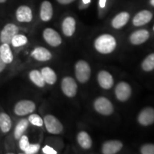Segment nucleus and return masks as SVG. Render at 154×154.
Wrapping results in <instances>:
<instances>
[{"instance_id": "1", "label": "nucleus", "mask_w": 154, "mask_h": 154, "mask_svg": "<svg viewBox=\"0 0 154 154\" xmlns=\"http://www.w3.org/2000/svg\"><path fill=\"white\" fill-rule=\"evenodd\" d=\"M94 47L99 53L107 54L114 51L116 47V41L112 35L107 34H102L96 38Z\"/></svg>"}, {"instance_id": "2", "label": "nucleus", "mask_w": 154, "mask_h": 154, "mask_svg": "<svg viewBox=\"0 0 154 154\" xmlns=\"http://www.w3.org/2000/svg\"><path fill=\"white\" fill-rule=\"evenodd\" d=\"M75 76L80 83H86L91 76V68L88 63L84 60H80L75 66Z\"/></svg>"}, {"instance_id": "3", "label": "nucleus", "mask_w": 154, "mask_h": 154, "mask_svg": "<svg viewBox=\"0 0 154 154\" xmlns=\"http://www.w3.org/2000/svg\"><path fill=\"white\" fill-rule=\"evenodd\" d=\"M94 106L98 113L104 116H109L113 112L112 103L105 97H99L94 101Z\"/></svg>"}, {"instance_id": "4", "label": "nucleus", "mask_w": 154, "mask_h": 154, "mask_svg": "<svg viewBox=\"0 0 154 154\" xmlns=\"http://www.w3.org/2000/svg\"><path fill=\"white\" fill-rule=\"evenodd\" d=\"M44 124L47 131L52 134H59L62 132L63 125L53 115H47L44 116Z\"/></svg>"}, {"instance_id": "5", "label": "nucleus", "mask_w": 154, "mask_h": 154, "mask_svg": "<svg viewBox=\"0 0 154 154\" xmlns=\"http://www.w3.org/2000/svg\"><path fill=\"white\" fill-rule=\"evenodd\" d=\"M18 32L19 27L16 24L11 23L6 24L0 34V40L2 43L10 44L13 37L18 34Z\"/></svg>"}, {"instance_id": "6", "label": "nucleus", "mask_w": 154, "mask_h": 154, "mask_svg": "<svg viewBox=\"0 0 154 154\" xmlns=\"http://www.w3.org/2000/svg\"><path fill=\"white\" fill-rule=\"evenodd\" d=\"M36 105L33 101L22 100L19 101L14 107V113L17 116H26L34 111Z\"/></svg>"}, {"instance_id": "7", "label": "nucleus", "mask_w": 154, "mask_h": 154, "mask_svg": "<svg viewBox=\"0 0 154 154\" xmlns=\"http://www.w3.org/2000/svg\"><path fill=\"white\" fill-rule=\"evenodd\" d=\"M61 90L68 97H74L77 93V84L74 79L66 76L61 82Z\"/></svg>"}, {"instance_id": "8", "label": "nucleus", "mask_w": 154, "mask_h": 154, "mask_svg": "<svg viewBox=\"0 0 154 154\" xmlns=\"http://www.w3.org/2000/svg\"><path fill=\"white\" fill-rule=\"evenodd\" d=\"M115 94L119 101H126L131 95V88L128 83L121 82L117 84Z\"/></svg>"}, {"instance_id": "9", "label": "nucleus", "mask_w": 154, "mask_h": 154, "mask_svg": "<svg viewBox=\"0 0 154 154\" xmlns=\"http://www.w3.org/2000/svg\"><path fill=\"white\" fill-rule=\"evenodd\" d=\"M43 37L50 46L59 47L61 44V37L57 31L51 28L45 29L43 32Z\"/></svg>"}, {"instance_id": "10", "label": "nucleus", "mask_w": 154, "mask_h": 154, "mask_svg": "<svg viewBox=\"0 0 154 154\" xmlns=\"http://www.w3.org/2000/svg\"><path fill=\"white\" fill-rule=\"evenodd\" d=\"M138 121L144 126H149L154 123V109L146 107L140 111L138 116Z\"/></svg>"}, {"instance_id": "11", "label": "nucleus", "mask_w": 154, "mask_h": 154, "mask_svg": "<svg viewBox=\"0 0 154 154\" xmlns=\"http://www.w3.org/2000/svg\"><path fill=\"white\" fill-rule=\"evenodd\" d=\"M16 18L19 22H30L33 19L32 11L29 7L22 5L19 7L16 11Z\"/></svg>"}, {"instance_id": "12", "label": "nucleus", "mask_w": 154, "mask_h": 154, "mask_svg": "<svg viewBox=\"0 0 154 154\" xmlns=\"http://www.w3.org/2000/svg\"><path fill=\"white\" fill-rule=\"evenodd\" d=\"M153 18V14L149 10H142L135 15L133 19V24L136 26H143L150 22Z\"/></svg>"}, {"instance_id": "13", "label": "nucleus", "mask_w": 154, "mask_h": 154, "mask_svg": "<svg viewBox=\"0 0 154 154\" xmlns=\"http://www.w3.org/2000/svg\"><path fill=\"white\" fill-rule=\"evenodd\" d=\"M149 36V32L146 29L136 30L131 34L130 41L134 45H140L147 41Z\"/></svg>"}, {"instance_id": "14", "label": "nucleus", "mask_w": 154, "mask_h": 154, "mask_svg": "<svg viewBox=\"0 0 154 154\" xmlns=\"http://www.w3.org/2000/svg\"><path fill=\"white\" fill-rule=\"evenodd\" d=\"M100 86L104 89H109L113 85V79L110 73L106 71H101L97 76Z\"/></svg>"}, {"instance_id": "15", "label": "nucleus", "mask_w": 154, "mask_h": 154, "mask_svg": "<svg viewBox=\"0 0 154 154\" xmlns=\"http://www.w3.org/2000/svg\"><path fill=\"white\" fill-rule=\"evenodd\" d=\"M123 144L119 140H109L102 146V153L104 154H115L121 151Z\"/></svg>"}, {"instance_id": "16", "label": "nucleus", "mask_w": 154, "mask_h": 154, "mask_svg": "<svg viewBox=\"0 0 154 154\" xmlns=\"http://www.w3.org/2000/svg\"><path fill=\"white\" fill-rule=\"evenodd\" d=\"M61 28L65 36H72L76 30V21L72 17H67L63 19Z\"/></svg>"}, {"instance_id": "17", "label": "nucleus", "mask_w": 154, "mask_h": 154, "mask_svg": "<svg viewBox=\"0 0 154 154\" xmlns=\"http://www.w3.org/2000/svg\"><path fill=\"white\" fill-rule=\"evenodd\" d=\"M53 17V7L49 1H44L40 8V18L43 22H49Z\"/></svg>"}, {"instance_id": "18", "label": "nucleus", "mask_w": 154, "mask_h": 154, "mask_svg": "<svg viewBox=\"0 0 154 154\" xmlns=\"http://www.w3.org/2000/svg\"><path fill=\"white\" fill-rule=\"evenodd\" d=\"M130 19V14L126 11L120 12L113 19L111 22V25L114 29H119L124 27Z\"/></svg>"}, {"instance_id": "19", "label": "nucleus", "mask_w": 154, "mask_h": 154, "mask_svg": "<svg viewBox=\"0 0 154 154\" xmlns=\"http://www.w3.org/2000/svg\"><path fill=\"white\" fill-rule=\"evenodd\" d=\"M32 57L40 61H49L51 59V54L49 50L44 47H36L32 52Z\"/></svg>"}, {"instance_id": "20", "label": "nucleus", "mask_w": 154, "mask_h": 154, "mask_svg": "<svg viewBox=\"0 0 154 154\" xmlns=\"http://www.w3.org/2000/svg\"><path fill=\"white\" fill-rule=\"evenodd\" d=\"M42 75L43 76L45 83L50 85H53L57 82V76L54 71L49 67H44L41 71Z\"/></svg>"}, {"instance_id": "21", "label": "nucleus", "mask_w": 154, "mask_h": 154, "mask_svg": "<svg viewBox=\"0 0 154 154\" xmlns=\"http://www.w3.org/2000/svg\"><path fill=\"white\" fill-rule=\"evenodd\" d=\"M77 141L82 149H89L92 146V140L90 136L85 131H81L77 136Z\"/></svg>"}, {"instance_id": "22", "label": "nucleus", "mask_w": 154, "mask_h": 154, "mask_svg": "<svg viewBox=\"0 0 154 154\" xmlns=\"http://www.w3.org/2000/svg\"><path fill=\"white\" fill-rule=\"evenodd\" d=\"M0 57L6 63H10L13 61V54L9 44L3 43L0 46Z\"/></svg>"}, {"instance_id": "23", "label": "nucleus", "mask_w": 154, "mask_h": 154, "mask_svg": "<svg viewBox=\"0 0 154 154\" xmlns=\"http://www.w3.org/2000/svg\"><path fill=\"white\" fill-rule=\"evenodd\" d=\"M11 127V120L8 114L0 113V128L3 133L9 132Z\"/></svg>"}, {"instance_id": "24", "label": "nucleus", "mask_w": 154, "mask_h": 154, "mask_svg": "<svg viewBox=\"0 0 154 154\" xmlns=\"http://www.w3.org/2000/svg\"><path fill=\"white\" fill-rule=\"evenodd\" d=\"M29 79L35 85L38 86V87H44L46 84L41 72L38 70H32L29 73Z\"/></svg>"}, {"instance_id": "25", "label": "nucleus", "mask_w": 154, "mask_h": 154, "mask_svg": "<svg viewBox=\"0 0 154 154\" xmlns=\"http://www.w3.org/2000/svg\"><path fill=\"white\" fill-rule=\"evenodd\" d=\"M29 126V121L27 119H22L15 127L14 130V138L17 140H19L21 138V136L24 134L25 131L28 128Z\"/></svg>"}, {"instance_id": "26", "label": "nucleus", "mask_w": 154, "mask_h": 154, "mask_svg": "<svg viewBox=\"0 0 154 154\" xmlns=\"http://www.w3.org/2000/svg\"><path fill=\"white\" fill-rule=\"evenodd\" d=\"M142 69L145 72H151L154 69V53L151 54L143 61Z\"/></svg>"}, {"instance_id": "27", "label": "nucleus", "mask_w": 154, "mask_h": 154, "mask_svg": "<svg viewBox=\"0 0 154 154\" xmlns=\"http://www.w3.org/2000/svg\"><path fill=\"white\" fill-rule=\"evenodd\" d=\"M27 38L26 36L23 35V34H17L11 40V44L14 47H19L25 45L27 43Z\"/></svg>"}, {"instance_id": "28", "label": "nucleus", "mask_w": 154, "mask_h": 154, "mask_svg": "<svg viewBox=\"0 0 154 154\" xmlns=\"http://www.w3.org/2000/svg\"><path fill=\"white\" fill-rule=\"evenodd\" d=\"M29 122H30L32 125L34 126L41 127L44 124V120L37 114H32L29 116L28 119Z\"/></svg>"}, {"instance_id": "29", "label": "nucleus", "mask_w": 154, "mask_h": 154, "mask_svg": "<svg viewBox=\"0 0 154 154\" xmlns=\"http://www.w3.org/2000/svg\"><path fill=\"white\" fill-rule=\"evenodd\" d=\"M29 138L25 135H22L21 138H19V148L22 151H24L25 150L27 149V147L29 145Z\"/></svg>"}, {"instance_id": "30", "label": "nucleus", "mask_w": 154, "mask_h": 154, "mask_svg": "<svg viewBox=\"0 0 154 154\" xmlns=\"http://www.w3.org/2000/svg\"><path fill=\"white\" fill-rule=\"evenodd\" d=\"M140 153L142 154H154V144L148 143L142 146Z\"/></svg>"}, {"instance_id": "31", "label": "nucleus", "mask_w": 154, "mask_h": 154, "mask_svg": "<svg viewBox=\"0 0 154 154\" xmlns=\"http://www.w3.org/2000/svg\"><path fill=\"white\" fill-rule=\"evenodd\" d=\"M40 149L39 144H29L27 149L24 151V153L26 154H35L37 153Z\"/></svg>"}, {"instance_id": "32", "label": "nucleus", "mask_w": 154, "mask_h": 154, "mask_svg": "<svg viewBox=\"0 0 154 154\" xmlns=\"http://www.w3.org/2000/svg\"><path fill=\"white\" fill-rule=\"evenodd\" d=\"M42 151L45 154H57V152L55 151L53 148L50 147L49 146H45L42 149Z\"/></svg>"}, {"instance_id": "33", "label": "nucleus", "mask_w": 154, "mask_h": 154, "mask_svg": "<svg viewBox=\"0 0 154 154\" xmlns=\"http://www.w3.org/2000/svg\"><path fill=\"white\" fill-rule=\"evenodd\" d=\"M57 1L61 5H69V4L72 3L75 0H57Z\"/></svg>"}, {"instance_id": "34", "label": "nucleus", "mask_w": 154, "mask_h": 154, "mask_svg": "<svg viewBox=\"0 0 154 154\" xmlns=\"http://www.w3.org/2000/svg\"><path fill=\"white\" fill-rule=\"evenodd\" d=\"M6 64H7V63L4 62L2 59H1V57H0V73H1L2 72V71L4 70V69H5V67H6Z\"/></svg>"}, {"instance_id": "35", "label": "nucleus", "mask_w": 154, "mask_h": 154, "mask_svg": "<svg viewBox=\"0 0 154 154\" xmlns=\"http://www.w3.org/2000/svg\"><path fill=\"white\" fill-rule=\"evenodd\" d=\"M106 1L107 0H99V6L101 8H104L106 7Z\"/></svg>"}, {"instance_id": "36", "label": "nucleus", "mask_w": 154, "mask_h": 154, "mask_svg": "<svg viewBox=\"0 0 154 154\" xmlns=\"http://www.w3.org/2000/svg\"><path fill=\"white\" fill-rule=\"evenodd\" d=\"M82 2L84 5H88V4L91 2V0H82Z\"/></svg>"}, {"instance_id": "37", "label": "nucleus", "mask_w": 154, "mask_h": 154, "mask_svg": "<svg viewBox=\"0 0 154 154\" xmlns=\"http://www.w3.org/2000/svg\"><path fill=\"white\" fill-rule=\"evenodd\" d=\"M150 4L154 7V0H150Z\"/></svg>"}, {"instance_id": "38", "label": "nucleus", "mask_w": 154, "mask_h": 154, "mask_svg": "<svg viewBox=\"0 0 154 154\" xmlns=\"http://www.w3.org/2000/svg\"><path fill=\"white\" fill-rule=\"evenodd\" d=\"M7 2V0H0V3H5V2Z\"/></svg>"}, {"instance_id": "39", "label": "nucleus", "mask_w": 154, "mask_h": 154, "mask_svg": "<svg viewBox=\"0 0 154 154\" xmlns=\"http://www.w3.org/2000/svg\"><path fill=\"white\" fill-rule=\"evenodd\" d=\"M153 29H154V27H153Z\"/></svg>"}]
</instances>
